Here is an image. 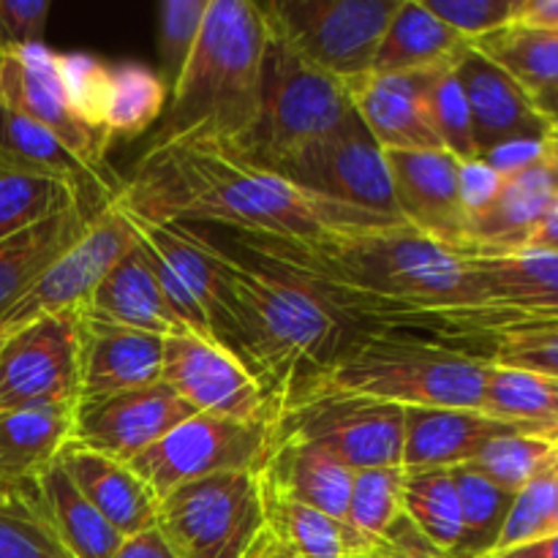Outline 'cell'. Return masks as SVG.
<instances>
[{"mask_svg":"<svg viewBox=\"0 0 558 558\" xmlns=\"http://www.w3.org/2000/svg\"><path fill=\"white\" fill-rule=\"evenodd\" d=\"M545 161H548L550 172H554L556 185H558V131H550L548 140H545Z\"/></svg>","mask_w":558,"mask_h":558,"instance_id":"cell-59","label":"cell"},{"mask_svg":"<svg viewBox=\"0 0 558 558\" xmlns=\"http://www.w3.org/2000/svg\"><path fill=\"white\" fill-rule=\"evenodd\" d=\"M480 412L558 445V381L550 376L488 363Z\"/></svg>","mask_w":558,"mask_h":558,"instance_id":"cell-32","label":"cell"},{"mask_svg":"<svg viewBox=\"0 0 558 558\" xmlns=\"http://www.w3.org/2000/svg\"><path fill=\"white\" fill-rule=\"evenodd\" d=\"M550 474H554V480H556V485H558V452H556L554 463H550Z\"/></svg>","mask_w":558,"mask_h":558,"instance_id":"cell-60","label":"cell"},{"mask_svg":"<svg viewBox=\"0 0 558 558\" xmlns=\"http://www.w3.org/2000/svg\"><path fill=\"white\" fill-rule=\"evenodd\" d=\"M118 196L131 213L150 221L213 223L281 240H327L403 223L311 194L213 140L147 147Z\"/></svg>","mask_w":558,"mask_h":558,"instance_id":"cell-1","label":"cell"},{"mask_svg":"<svg viewBox=\"0 0 558 558\" xmlns=\"http://www.w3.org/2000/svg\"><path fill=\"white\" fill-rule=\"evenodd\" d=\"M401 0H272L267 31L292 52L341 82L371 74Z\"/></svg>","mask_w":558,"mask_h":558,"instance_id":"cell-8","label":"cell"},{"mask_svg":"<svg viewBox=\"0 0 558 558\" xmlns=\"http://www.w3.org/2000/svg\"><path fill=\"white\" fill-rule=\"evenodd\" d=\"M207 3L210 0H163L158 5V80L169 96L199 41Z\"/></svg>","mask_w":558,"mask_h":558,"instance_id":"cell-44","label":"cell"},{"mask_svg":"<svg viewBox=\"0 0 558 558\" xmlns=\"http://www.w3.org/2000/svg\"><path fill=\"white\" fill-rule=\"evenodd\" d=\"M521 248L550 251V254H558V199L550 205V210L545 213L543 221L532 229V234H529L526 243H523Z\"/></svg>","mask_w":558,"mask_h":558,"instance_id":"cell-55","label":"cell"},{"mask_svg":"<svg viewBox=\"0 0 558 558\" xmlns=\"http://www.w3.org/2000/svg\"><path fill=\"white\" fill-rule=\"evenodd\" d=\"M38 485L71 558H114L125 537L80 494L58 461L38 477Z\"/></svg>","mask_w":558,"mask_h":558,"instance_id":"cell-35","label":"cell"},{"mask_svg":"<svg viewBox=\"0 0 558 558\" xmlns=\"http://www.w3.org/2000/svg\"><path fill=\"white\" fill-rule=\"evenodd\" d=\"M82 396V308L49 314L0 343V412L76 407Z\"/></svg>","mask_w":558,"mask_h":558,"instance_id":"cell-13","label":"cell"},{"mask_svg":"<svg viewBox=\"0 0 558 558\" xmlns=\"http://www.w3.org/2000/svg\"><path fill=\"white\" fill-rule=\"evenodd\" d=\"M403 518L445 554H456L461 539V499L452 469L403 472Z\"/></svg>","mask_w":558,"mask_h":558,"instance_id":"cell-38","label":"cell"},{"mask_svg":"<svg viewBox=\"0 0 558 558\" xmlns=\"http://www.w3.org/2000/svg\"><path fill=\"white\" fill-rule=\"evenodd\" d=\"M254 558H303V556H298L292 548H287L283 543H278V539L270 534V537H267V543L262 545L259 554H256Z\"/></svg>","mask_w":558,"mask_h":558,"instance_id":"cell-58","label":"cell"},{"mask_svg":"<svg viewBox=\"0 0 558 558\" xmlns=\"http://www.w3.org/2000/svg\"><path fill=\"white\" fill-rule=\"evenodd\" d=\"M469 47L472 41L441 22L425 0H401L381 38L371 74L409 76L450 71Z\"/></svg>","mask_w":558,"mask_h":558,"instance_id":"cell-26","label":"cell"},{"mask_svg":"<svg viewBox=\"0 0 558 558\" xmlns=\"http://www.w3.org/2000/svg\"><path fill=\"white\" fill-rule=\"evenodd\" d=\"M376 550L385 558H456L452 554L439 550L436 545H430L403 515L398 518V521L392 523L390 532L379 539Z\"/></svg>","mask_w":558,"mask_h":558,"instance_id":"cell-51","label":"cell"},{"mask_svg":"<svg viewBox=\"0 0 558 558\" xmlns=\"http://www.w3.org/2000/svg\"><path fill=\"white\" fill-rule=\"evenodd\" d=\"M58 71L76 118H80L87 129H93L96 134L109 140L107 125H104V114H107L109 85H112V65L93 58V54L76 52L58 54ZM109 145H112V140H109Z\"/></svg>","mask_w":558,"mask_h":558,"instance_id":"cell-46","label":"cell"},{"mask_svg":"<svg viewBox=\"0 0 558 558\" xmlns=\"http://www.w3.org/2000/svg\"><path fill=\"white\" fill-rule=\"evenodd\" d=\"M270 172L325 199L381 218H401L392 196L385 150L376 145L357 112L341 129L281 161Z\"/></svg>","mask_w":558,"mask_h":558,"instance_id":"cell-14","label":"cell"},{"mask_svg":"<svg viewBox=\"0 0 558 558\" xmlns=\"http://www.w3.org/2000/svg\"><path fill=\"white\" fill-rule=\"evenodd\" d=\"M532 101H534V109L543 114L545 123L550 125V131H558V85L537 93V96H532Z\"/></svg>","mask_w":558,"mask_h":558,"instance_id":"cell-57","label":"cell"},{"mask_svg":"<svg viewBox=\"0 0 558 558\" xmlns=\"http://www.w3.org/2000/svg\"><path fill=\"white\" fill-rule=\"evenodd\" d=\"M515 22L558 33V0H521Z\"/></svg>","mask_w":558,"mask_h":558,"instance_id":"cell-54","label":"cell"},{"mask_svg":"<svg viewBox=\"0 0 558 558\" xmlns=\"http://www.w3.org/2000/svg\"><path fill=\"white\" fill-rule=\"evenodd\" d=\"M265 480V477H262ZM265 505L270 534L303 558H352L371 554L376 545L354 532L347 521L289 499L265 485Z\"/></svg>","mask_w":558,"mask_h":558,"instance_id":"cell-33","label":"cell"},{"mask_svg":"<svg viewBox=\"0 0 558 558\" xmlns=\"http://www.w3.org/2000/svg\"><path fill=\"white\" fill-rule=\"evenodd\" d=\"M398 216L425 238L461 254L466 248V213L458 194L461 163L445 150L385 153Z\"/></svg>","mask_w":558,"mask_h":558,"instance_id":"cell-18","label":"cell"},{"mask_svg":"<svg viewBox=\"0 0 558 558\" xmlns=\"http://www.w3.org/2000/svg\"><path fill=\"white\" fill-rule=\"evenodd\" d=\"M477 52L505 69L529 96L558 85V33L521 22L472 41Z\"/></svg>","mask_w":558,"mask_h":558,"instance_id":"cell-37","label":"cell"},{"mask_svg":"<svg viewBox=\"0 0 558 558\" xmlns=\"http://www.w3.org/2000/svg\"><path fill=\"white\" fill-rule=\"evenodd\" d=\"M501 185H505V178L496 169H490L483 158L461 163V169H458V194H461L466 221L483 213L499 196Z\"/></svg>","mask_w":558,"mask_h":558,"instance_id":"cell-50","label":"cell"},{"mask_svg":"<svg viewBox=\"0 0 558 558\" xmlns=\"http://www.w3.org/2000/svg\"><path fill=\"white\" fill-rule=\"evenodd\" d=\"M352 558H385L379 554V550H371V554H360V556H352Z\"/></svg>","mask_w":558,"mask_h":558,"instance_id":"cell-61","label":"cell"},{"mask_svg":"<svg viewBox=\"0 0 558 558\" xmlns=\"http://www.w3.org/2000/svg\"><path fill=\"white\" fill-rule=\"evenodd\" d=\"M71 207H85L71 185L0 163V243Z\"/></svg>","mask_w":558,"mask_h":558,"instance_id":"cell-41","label":"cell"},{"mask_svg":"<svg viewBox=\"0 0 558 558\" xmlns=\"http://www.w3.org/2000/svg\"><path fill=\"white\" fill-rule=\"evenodd\" d=\"M452 71L466 96L480 158L507 142L548 140L550 125L534 109L532 96L494 60L469 47Z\"/></svg>","mask_w":558,"mask_h":558,"instance_id":"cell-19","label":"cell"},{"mask_svg":"<svg viewBox=\"0 0 558 558\" xmlns=\"http://www.w3.org/2000/svg\"><path fill=\"white\" fill-rule=\"evenodd\" d=\"M461 499V539H458L456 558H490L499 545L501 529H505L510 507L515 496L496 488L490 480L474 466L452 469Z\"/></svg>","mask_w":558,"mask_h":558,"instance_id":"cell-39","label":"cell"},{"mask_svg":"<svg viewBox=\"0 0 558 558\" xmlns=\"http://www.w3.org/2000/svg\"><path fill=\"white\" fill-rule=\"evenodd\" d=\"M267 44L262 5L210 0L199 41L147 147L178 140L243 145L262 112Z\"/></svg>","mask_w":558,"mask_h":558,"instance_id":"cell-4","label":"cell"},{"mask_svg":"<svg viewBox=\"0 0 558 558\" xmlns=\"http://www.w3.org/2000/svg\"><path fill=\"white\" fill-rule=\"evenodd\" d=\"M430 80L434 74H365L347 82L354 112L385 153L445 150L430 118Z\"/></svg>","mask_w":558,"mask_h":558,"instance_id":"cell-20","label":"cell"},{"mask_svg":"<svg viewBox=\"0 0 558 558\" xmlns=\"http://www.w3.org/2000/svg\"><path fill=\"white\" fill-rule=\"evenodd\" d=\"M558 452L556 441L526 434H507L488 441L469 466L507 494H521L532 480L548 472Z\"/></svg>","mask_w":558,"mask_h":558,"instance_id":"cell-42","label":"cell"},{"mask_svg":"<svg viewBox=\"0 0 558 558\" xmlns=\"http://www.w3.org/2000/svg\"><path fill=\"white\" fill-rule=\"evenodd\" d=\"M0 104L41 125L85 167L101 174L109 140L76 118L60 80L58 54L49 52L44 44L0 52Z\"/></svg>","mask_w":558,"mask_h":558,"instance_id":"cell-16","label":"cell"},{"mask_svg":"<svg viewBox=\"0 0 558 558\" xmlns=\"http://www.w3.org/2000/svg\"><path fill=\"white\" fill-rule=\"evenodd\" d=\"M129 216L136 227V245L180 325L234 354L227 283L210 238L183 223L150 221L131 210Z\"/></svg>","mask_w":558,"mask_h":558,"instance_id":"cell-9","label":"cell"},{"mask_svg":"<svg viewBox=\"0 0 558 558\" xmlns=\"http://www.w3.org/2000/svg\"><path fill=\"white\" fill-rule=\"evenodd\" d=\"M441 22L469 41L512 25L521 0H425Z\"/></svg>","mask_w":558,"mask_h":558,"instance_id":"cell-48","label":"cell"},{"mask_svg":"<svg viewBox=\"0 0 558 558\" xmlns=\"http://www.w3.org/2000/svg\"><path fill=\"white\" fill-rule=\"evenodd\" d=\"M403 469H363L354 472L352 494H349L347 523L365 539L379 545L392 529V523L403 515L401 510Z\"/></svg>","mask_w":558,"mask_h":558,"instance_id":"cell-43","label":"cell"},{"mask_svg":"<svg viewBox=\"0 0 558 558\" xmlns=\"http://www.w3.org/2000/svg\"><path fill=\"white\" fill-rule=\"evenodd\" d=\"M158 529L180 558H254L270 537L262 472L180 485L158 505Z\"/></svg>","mask_w":558,"mask_h":558,"instance_id":"cell-7","label":"cell"},{"mask_svg":"<svg viewBox=\"0 0 558 558\" xmlns=\"http://www.w3.org/2000/svg\"><path fill=\"white\" fill-rule=\"evenodd\" d=\"M49 11V0H0V52L41 47Z\"/></svg>","mask_w":558,"mask_h":558,"instance_id":"cell-49","label":"cell"},{"mask_svg":"<svg viewBox=\"0 0 558 558\" xmlns=\"http://www.w3.org/2000/svg\"><path fill=\"white\" fill-rule=\"evenodd\" d=\"M0 163L22 169V172L41 174V178L60 180V183L71 185L82 196V202L90 189L101 191L104 199L114 196L104 174L93 172L69 147L60 145L49 131L31 123L22 114L11 112L3 104H0Z\"/></svg>","mask_w":558,"mask_h":558,"instance_id":"cell-31","label":"cell"},{"mask_svg":"<svg viewBox=\"0 0 558 558\" xmlns=\"http://www.w3.org/2000/svg\"><path fill=\"white\" fill-rule=\"evenodd\" d=\"M0 558H71L38 480L0 483Z\"/></svg>","mask_w":558,"mask_h":558,"instance_id":"cell-36","label":"cell"},{"mask_svg":"<svg viewBox=\"0 0 558 558\" xmlns=\"http://www.w3.org/2000/svg\"><path fill=\"white\" fill-rule=\"evenodd\" d=\"M507 434L523 430L477 409H407L401 469L417 472L466 466L488 441Z\"/></svg>","mask_w":558,"mask_h":558,"instance_id":"cell-24","label":"cell"},{"mask_svg":"<svg viewBox=\"0 0 558 558\" xmlns=\"http://www.w3.org/2000/svg\"><path fill=\"white\" fill-rule=\"evenodd\" d=\"M194 414L167 381H156L140 390L76 403L71 441L129 463Z\"/></svg>","mask_w":558,"mask_h":558,"instance_id":"cell-17","label":"cell"},{"mask_svg":"<svg viewBox=\"0 0 558 558\" xmlns=\"http://www.w3.org/2000/svg\"><path fill=\"white\" fill-rule=\"evenodd\" d=\"M213 248L227 283L234 354L259 381L278 420L365 325L311 283L243 259L221 243Z\"/></svg>","mask_w":558,"mask_h":558,"instance_id":"cell-3","label":"cell"},{"mask_svg":"<svg viewBox=\"0 0 558 558\" xmlns=\"http://www.w3.org/2000/svg\"><path fill=\"white\" fill-rule=\"evenodd\" d=\"M76 407L0 412V483L38 480L74 434Z\"/></svg>","mask_w":558,"mask_h":558,"instance_id":"cell-29","label":"cell"},{"mask_svg":"<svg viewBox=\"0 0 558 558\" xmlns=\"http://www.w3.org/2000/svg\"><path fill=\"white\" fill-rule=\"evenodd\" d=\"M167 101L169 93L156 71L140 63L114 65L104 114L109 140H140L163 118Z\"/></svg>","mask_w":558,"mask_h":558,"instance_id":"cell-40","label":"cell"},{"mask_svg":"<svg viewBox=\"0 0 558 558\" xmlns=\"http://www.w3.org/2000/svg\"><path fill=\"white\" fill-rule=\"evenodd\" d=\"M490 558H558V532L550 537L537 539V543L521 545V548L505 550V554H496Z\"/></svg>","mask_w":558,"mask_h":558,"instance_id":"cell-56","label":"cell"},{"mask_svg":"<svg viewBox=\"0 0 558 558\" xmlns=\"http://www.w3.org/2000/svg\"><path fill=\"white\" fill-rule=\"evenodd\" d=\"M256 265L289 272L325 292L357 322L434 319L441 325L494 314L461 254L403 223L327 240L232 232Z\"/></svg>","mask_w":558,"mask_h":558,"instance_id":"cell-2","label":"cell"},{"mask_svg":"<svg viewBox=\"0 0 558 558\" xmlns=\"http://www.w3.org/2000/svg\"><path fill=\"white\" fill-rule=\"evenodd\" d=\"M0 343H3V341H0Z\"/></svg>","mask_w":558,"mask_h":558,"instance_id":"cell-62","label":"cell"},{"mask_svg":"<svg viewBox=\"0 0 558 558\" xmlns=\"http://www.w3.org/2000/svg\"><path fill=\"white\" fill-rule=\"evenodd\" d=\"M82 314L90 316V319L109 322V325L131 327V330L153 332V336L163 338L174 336V332H189L163 300L140 245H134L104 276Z\"/></svg>","mask_w":558,"mask_h":558,"instance_id":"cell-27","label":"cell"},{"mask_svg":"<svg viewBox=\"0 0 558 558\" xmlns=\"http://www.w3.org/2000/svg\"><path fill=\"white\" fill-rule=\"evenodd\" d=\"M276 445V423L194 414L129 466L150 485L158 501L180 485L229 472H262Z\"/></svg>","mask_w":558,"mask_h":558,"instance_id":"cell-10","label":"cell"},{"mask_svg":"<svg viewBox=\"0 0 558 558\" xmlns=\"http://www.w3.org/2000/svg\"><path fill=\"white\" fill-rule=\"evenodd\" d=\"M556 199L558 185L545 158L523 172L510 174L499 196L466 221V248L461 254L518 251Z\"/></svg>","mask_w":558,"mask_h":558,"instance_id":"cell-25","label":"cell"},{"mask_svg":"<svg viewBox=\"0 0 558 558\" xmlns=\"http://www.w3.org/2000/svg\"><path fill=\"white\" fill-rule=\"evenodd\" d=\"M90 218L87 207H71L0 243V316L85 234Z\"/></svg>","mask_w":558,"mask_h":558,"instance_id":"cell-30","label":"cell"},{"mask_svg":"<svg viewBox=\"0 0 558 558\" xmlns=\"http://www.w3.org/2000/svg\"><path fill=\"white\" fill-rule=\"evenodd\" d=\"M461 256L494 314L558 319V254L518 248Z\"/></svg>","mask_w":558,"mask_h":558,"instance_id":"cell-22","label":"cell"},{"mask_svg":"<svg viewBox=\"0 0 558 558\" xmlns=\"http://www.w3.org/2000/svg\"><path fill=\"white\" fill-rule=\"evenodd\" d=\"M267 488L347 521L354 472L330 452L294 439H276L262 469Z\"/></svg>","mask_w":558,"mask_h":558,"instance_id":"cell-28","label":"cell"},{"mask_svg":"<svg viewBox=\"0 0 558 558\" xmlns=\"http://www.w3.org/2000/svg\"><path fill=\"white\" fill-rule=\"evenodd\" d=\"M163 336L109 325L82 314L80 401L118 396L161 381Z\"/></svg>","mask_w":558,"mask_h":558,"instance_id":"cell-21","label":"cell"},{"mask_svg":"<svg viewBox=\"0 0 558 558\" xmlns=\"http://www.w3.org/2000/svg\"><path fill=\"white\" fill-rule=\"evenodd\" d=\"M558 532V485L554 474L543 472L537 480L526 485L510 507L505 529H501L496 554L521 548V545L537 543V539L550 537ZM494 554V556H496Z\"/></svg>","mask_w":558,"mask_h":558,"instance_id":"cell-45","label":"cell"},{"mask_svg":"<svg viewBox=\"0 0 558 558\" xmlns=\"http://www.w3.org/2000/svg\"><path fill=\"white\" fill-rule=\"evenodd\" d=\"M136 245V227L114 194L93 213L85 234L36 278L31 289L0 316V341L49 314L85 308L109 270Z\"/></svg>","mask_w":558,"mask_h":558,"instance_id":"cell-12","label":"cell"},{"mask_svg":"<svg viewBox=\"0 0 558 558\" xmlns=\"http://www.w3.org/2000/svg\"><path fill=\"white\" fill-rule=\"evenodd\" d=\"M461 332H485L488 352L480 354L494 365L534 371L558 381V319H526V316L480 314L452 322Z\"/></svg>","mask_w":558,"mask_h":558,"instance_id":"cell-34","label":"cell"},{"mask_svg":"<svg viewBox=\"0 0 558 558\" xmlns=\"http://www.w3.org/2000/svg\"><path fill=\"white\" fill-rule=\"evenodd\" d=\"M488 360L447 341L360 330L349 347L316 376L314 392H347L403 409L483 407ZM300 398V401H303ZM298 401V403H300Z\"/></svg>","mask_w":558,"mask_h":558,"instance_id":"cell-5","label":"cell"},{"mask_svg":"<svg viewBox=\"0 0 558 558\" xmlns=\"http://www.w3.org/2000/svg\"><path fill=\"white\" fill-rule=\"evenodd\" d=\"M161 381H167L196 414L276 423L259 381L243 360L218 341H207L194 332L163 338Z\"/></svg>","mask_w":558,"mask_h":558,"instance_id":"cell-15","label":"cell"},{"mask_svg":"<svg viewBox=\"0 0 558 558\" xmlns=\"http://www.w3.org/2000/svg\"><path fill=\"white\" fill-rule=\"evenodd\" d=\"M80 494L118 529L123 537L158 526V496L125 461L69 441L58 458Z\"/></svg>","mask_w":558,"mask_h":558,"instance_id":"cell-23","label":"cell"},{"mask_svg":"<svg viewBox=\"0 0 558 558\" xmlns=\"http://www.w3.org/2000/svg\"><path fill=\"white\" fill-rule=\"evenodd\" d=\"M352 118L354 107L347 82L319 71L270 36L259 120L248 140L234 150L256 167L276 169Z\"/></svg>","mask_w":558,"mask_h":558,"instance_id":"cell-6","label":"cell"},{"mask_svg":"<svg viewBox=\"0 0 558 558\" xmlns=\"http://www.w3.org/2000/svg\"><path fill=\"white\" fill-rule=\"evenodd\" d=\"M545 158V142H507V145L494 147L483 156V161L490 169L501 174V178H510V174L523 172V169L534 167Z\"/></svg>","mask_w":558,"mask_h":558,"instance_id":"cell-52","label":"cell"},{"mask_svg":"<svg viewBox=\"0 0 558 558\" xmlns=\"http://www.w3.org/2000/svg\"><path fill=\"white\" fill-rule=\"evenodd\" d=\"M428 104L434 129L439 134L445 153H450L458 163L477 161L480 150L477 142H474L472 114H469L466 96H463L461 85H458L456 71L450 69L434 74L428 87Z\"/></svg>","mask_w":558,"mask_h":558,"instance_id":"cell-47","label":"cell"},{"mask_svg":"<svg viewBox=\"0 0 558 558\" xmlns=\"http://www.w3.org/2000/svg\"><path fill=\"white\" fill-rule=\"evenodd\" d=\"M114 558H180L169 539L163 537L161 529H147V532L125 537Z\"/></svg>","mask_w":558,"mask_h":558,"instance_id":"cell-53","label":"cell"},{"mask_svg":"<svg viewBox=\"0 0 558 558\" xmlns=\"http://www.w3.org/2000/svg\"><path fill=\"white\" fill-rule=\"evenodd\" d=\"M407 409L347 392H314L276 420V439L314 445L352 472L392 469L403 461Z\"/></svg>","mask_w":558,"mask_h":558,"instance_id":"cell-11","label":"cell"}]
</instances>
